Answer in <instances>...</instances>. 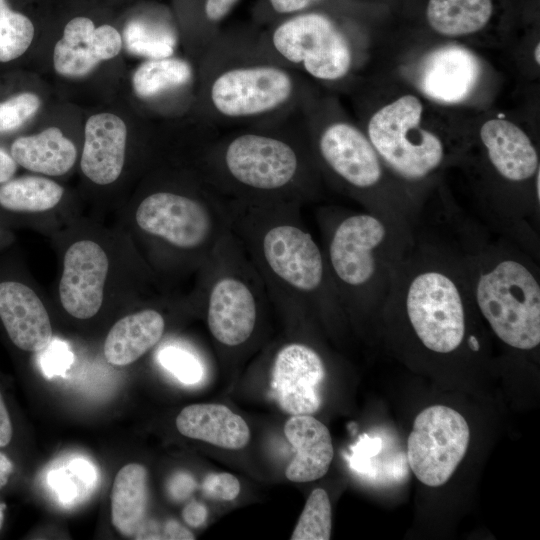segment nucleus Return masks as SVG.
Segmentation results:
<instances>
[{
  "instance_id": "9",
  "label": "nucleus",
  "mask_w": 540,
  "mask_h": 540,
  "mask_svg": "<svg viewBox=\"0 0 540 540\" xmlns=\"http://www.w3.org/2000/svg\"><path fill=\"white\" fill-rule=\"evenodd\" d=\"M260 42L279 61L316 80H340L352 66L347 37L321 13L292 15L276 24Z\"/></svg>"
},
{
  "instance_id": "19",
  "label": "nucleus",
  "mask_w": 540,
  "mask_h": 540,
  "mask_svg": "<svg viewBox=\"0 0 540 540\" xmlns=\"http://www.w3.org/2000/svg\"><path fill=\"white\" fill-rule=\"evenodd\" d=\"M315 146L322 162L350 187L368 189L380 180L379 155L368 137L352 124H327L319 131Z\"/></svg>"
},
{
  "instance_id": "41",
  "label": "nucleus",
  "mask_w": 540,
  "mask_h": 540,
  "mask_svg": "<svg viewBox=\"0 0 540 540\" xmlns=\"http://www.w3.org/2000/svg\"><path fill=\"white\" fill-rule=\"evenodd\" d=\"M12 423L0 392V447L7 446L12 439Z\"/></svg>"
},
{
  "instance_id": "8",
  "label": "nucleus",
  "mask_w": 540,
  "mask_h": 540,
  "mask_svg": "<svg viewBox=\"0 0 540 540\" xmlns=\"http://www.w3.org/2000/svg\"><path fill=\"white\" fill-rule=\"evenodd\" d=\"M477 305L494 333L507 345L530 350L540 343V286L522 263L504 260L483 273Z\"/></svg>"
},
{
  "instance_id": "3",
  "label": "nucleus",
  "mask_w": 540,
  "mask_h": 540,
  "mask_svg": "<svg viewBox=\"0 0 540 540\" xmlns=\"http://www.w3.org/2000/svg\"><path fill=\"white\" fill-rule=\"evenodd\" d=\"M160 263L198 271L230 233L228 205L185 162L160 156L146 170L133 214Z\"/></svg>"
},
{
  "instance_id": "20",
  "label": "nucleus",
  "mask_w": 540,
  "mask_h": 540,
  "mask_svg": "<svg viewBox=\"0 0 540 540\" xmlns=\"http://www.w3.org/2000/svg\"><path fill=\"white\" fill-rule=\"evenodd\" d=\"M480 75L476 56L468 49L449 45L429 54L419 74V87L428 97L442 103L463 101Z\"/></svg>"
},
{
  "instance_id": "46",
  "label": "nucleus",
  "mask_w": 540,
  "mask_h": 540,
  "mask_svg": "<svg viewBox=\"0 0 540 540\" xmlns=\"http://www.w3.org/2000/svg\"><path fill=\"white\" fill-rule=\"evenodd\" d=\"M5 508H6V505L4 503H0V528L3 524Z\"/></svg>"
},
{
  "instance_id": "7",
  "label": "nucleus",
  "mask_w": 540,
  "mask_h": 540,
  "mask_svg": "<svg viewBox=\"0 0 540 540\" xmlns=\"http://www.w3.org/2000/svg\"><path fill=\"white\" fill-rule=\"evenodd\" d=\"M159 153L156 123L137 114L121 94L110 102L84 108L77 167L88 185L113 187L124 179L130 161L149 168Z\"/></svg>"
},
{
  "instance_id": "44",
  "label": "nucleus",
  "mask_w": 540,
  "mask_h": 540,
  "mask_svg": "<svg viewBox=\"0 0 540 540\" xmlns=\"http://www.w3.org/2000/svg\"><path fill=\"white\" fill-rule=\"evenodd\" d=\"M10 241V233L2 221H0V248Z\"/></svg>"
},
{
  "instance_id": "42",
  "label": "nucleus",
  "mask_w": 540,
  "mask_h": 540,
  "mask_svg": "<svg viewBox=\"0 0 540 540\" xmlns=\"http://www.w3.org/2000/svg\"><path fill=\"white\" fill-rule=\"evenodd\" d=\"M163 530L164 539L171 540H193L194 534L183 527L175 520H169L165 523Z\"/></svg>"
},
{
  "instance_id": "36",
  "label": "nucleus",
  "mask_w": 540,
  "mask_h": 540,
  "mask_svg": "<svg viewBox=\"0 0 540 540\" xmlns=\"http://www.w3.org/2000/svg\"><path fill=\"white\" fill-rule=\"evenodd\" d=\"M239 0H204L203 14L205 20L215 25L221 22Z\"/></svg>"
},
{
  "instance_id": "31",
  "label": "nucleus",
  "mask_w": 540,
  "mask_h": 540,
  "mask_svg": "<svg viewBox=\"0 0 540 540\" xmlns=\"http://www.w3.org/2000/svg\"><path fill=\"white\" fill-rule=\"evenodd\" d=\"M51 470L48 484L64 505H73L84 499L97 481L94 466L86 459L75 457Z\"/></svg>"
},
{
  "instance_id": "45",
  "label": "nucleus",
  "mask_w": 540,
  "mask_h": 540,
  "mask_svg": "<svg viewBox=\"0 0 540 540\" xmlns=\"http://www.w3.org/2000/svg\"><path fill=\"white\" fill-rule=\"evenodd\" d=\"M469 346L471 347V349L477 351L479 349V343L477 341V339L475 337H470L469 338Z\"/></svg>"
},
{
  "instance_id": "47",
  "label": "nucleus",
  "mask_w": 540,
  "mask_h": 540,
  "mask_svg": "<svg viewBox=\"0 0 540 540\" xmlns=\"http://www.w3.org/2000/svg\"><path fill=\"white\" fill-rule=\"evenodd\" d=\"M539 52H540V45L538 44L535 48V52H534V56H535V60L536 62L539 64L540 60H539Z\"/></svg>"
},
{
  "instance_id": "24",
  "label": "nucleus",
  "mask_w": 540,
  "mask_h": 540,
  "mask_svg": "<svg viewBox=\"0 0 540 540\" xmlns=\"http://www.w3.org/2000/svg\"><path fill=\"white\" fill-rule=\"evenodd\" d=\"M176 427L185 437L224 449H242L250 440L245 420L222 404L189 405L178 414Z\"/></svg>"
},
{
  "instance_id": "13",
  "label": "nucleus",
  "mask_w": 540,
  "mask_h": 540,
  "mask_svg": "<svg viewBox=\"0 0 540 540\" xmlns=\"http://www.w3.org/2000/svg\"><path fill=\"white\" fill-rule=\"evenodd\" d=\"M470 441L465 418L453 408L433 405L415 418L407 441L408 464L423 484H445L464 458Z\"/></svg>"
},
{
  "instance_id": "10",
  "label": "nucleus",
  "mask_w": 540,
  "mask_h": 540,
  "mask_svg": "<svg viewBox=\"0 0 540 540\" xmlns=\"http://www.w3.org/2000/svg\"><path fill=\"white\" fill-rule=\"evenodd\" d=\"M198 63L183 52L129 65L121 95L144 119L169 122L192 115Z\"/></svg>"
},
{
  "instance_id": "25",
  "label": "nucleus",
  "mask_w": 540,
  "mask_h": 540,
  "mask_svg": "<svg viewBox=\"0 0 540 540\" xmlns=\"http://www.w3.org/2000/svg\"><path fill=\"white\" fill-rule=\"evenodd\" d=\"M165 327L164 316L153 308L120 318L104 341L106 361L113 366H127L137 361L161 340Z\"/></svg>"
},
{
  "instance_id": "43",
  "label": "nucleus",
  "mask_w": 540,
  "mask_h": 540,
  "mask_svg": "<svg viewBox=\"0 0 540 540\" xmlns=\"http://www.w3.org/2000/svg\"><path fill=\"white\" fill-rule=\"evenodd\" d=\"M13 470V462L4 453L0 452V489L7 485Z\"/></svg>"
},
{
  "instance_id": "6",
  "label": "nucleus",
  "mask_w": 540,
  "mask_h": 540,
  "mask_svg": "<svg viewBox=\"0 0 540 540\" xmlns=\"http://www.w3.org/2000/svg\"><path fill=\"white\" fill-rule=\"evenodd\" d=\"M197 272L194 295L204 303L213 338L230 348L247 342L254 333L261 301L268 295L231 231Z\"/></svg>"
},
{
  "instance_id": "37",
  "label": "nucleus",
  "mask_w": 540,
  "mask_h": 540,
  "mask_svg": "<svg viewBox=\"0 0 540 540\" xmlns=\"http://www.w3.org/2000/svg\"><path fill=\"white\" fill-rule=\"evenodd\" d=\"M195 488V481L187 473H177L169 481L168 490L176 500L185 499Z\"/></svg>"
},
{
  "instance_id": "28",
  "label": "nucleus",
  "mask_w": 540,
  "mask_h": 540,
  "mask_svg": "<svg viewBox=\"0 0 540 540\" xmlns=\"http://www.w3.org/2000/svg\"><path fill=\"white\" fill-rule=\"evenodd\" d=\"M49 33L40 31L30 16L13 9L8 0H0V65L26 61L33 68Z\"/></svg>"
},
{
  "instance_id": "23",
  "label": "nucleus",
  "mask_w": 540,
  "mask_h": 540,
  "mask_svg": "<svg viewBox=\"0 0 540 540\" xmlns=\"http://www.w3.org/2000/svg\"><path fill=\"white\" fill-rule=\"evenodd\" d=\"M480 137L495 169L506 179L523 181L538 170V156L529 137L518 126L504 119L483 124Z\"/></svg>"
},
{
  "instance_id": "33",
  "label": "nucleus",
  "mask_w": 540,
  "mask_h": 540,
  "mask_svg": "<svg viewBox=\"0 0 540 540\" xmlns=\"http://www.w3.org/2000/svg\"><path fill=\"white\" fill-rule=\"evenodd\" d=\"M160 364L173 374L180 382L191 385L198 383L203 377V367L198 358L175 346H168L158 354Z\"/></svg>"
},
{
  "instance_id": "35",
  "label": "nucleus",
  "mask_w": 540,
  "mask_h": 540,
  "mask_svg": "<svg viewBox=\"0 0 540 540\" xmlns=\"http://www.w3.org/2000/svg\"><path fill=\"white\" fill-rule=\"evenodd\" d=\"M41 365L47 377L63 375L72 363V354L63 345L52 346V343L44 350Z\"/></svg>"
},
{
  "instance_id": "12",
  "label": "nucleus",
  "mask_w": 540,
  "mask_h": 540,
  "mask_svg": "<svg viewBox=\"0 0 540 540\" xmlns=\"http://www.w3.org/2000/svg\"><path fill=\"white\" fill-rule=\"evenodd\" d=\"M84 108L57 99L27 131L9 145L17 165L30 173L60 178L78 165Z\"/></svg>"
},
{
  "instance_id": "14",
  "label": "nucleus",
  "mask_w": 540,
  "mask_h": 540,
  "mask_svg": "<svg viewBox=\"0 0 540 540\" xmlns=\"http://www.w3.org/2000/svg\"><path fill=\"white\" fill-rule=\"evenodd\" d=\"M406 310L409 321L426 348L438 353L457 349L465 334V313L455 282L439 271H426L411 282Z\"/></svg>"
},
{
  "instance_id": "40",
  "label": "nucleus",
  "mask_w": 540,
  "mask_h": 540,
  "mask_svg": "<svg viewBox=\"0 0 540 540\" xmlns=\"http://www.w3.org/2000/svg\"><path fill=\"white\" fill-rule=\"evenodd\" d=\"M18 168L9 149L0 145V185L15 177Z\"/></svg>"
},
{
  "instance_id": "34",
  "label": "nucleus",
  "mask_w": 540,
  "mask_h": 540,
  "mask_svg": "<svg viewBox=\"0 0 540 540\" xmlns=\"http://www.w3.org/2000/svg\"><path fill=\"white\" fill-rule=\"evenodd\" d=\"M202 490L209 497L230 501L239 495L240 483L230 473H211L205 477Z\"/></svg>"
},
{
  "instance_id": "30",
  "label": "nucleus",
  "mask_w": 540,
  "mask_h": 540,
  "mask_svg": "<svg viewBox=\"0 0 540 540\" xmlns=\"http://www.w3.org/2000/svg\"><path fill=\"white\" fill-rule=\"evenodd\" d=\"M492 14L491 0H429L427 19L440 34L461 36L482 29Z\"/></svg>"
},
{
  "instance_id": "5",
  "label": "nucleus",
  "mask_w": 540,
  "mask_h": 540,
  "mask_svg": "<svg viewBox=\"0 0 540 540\" xmlns=\"http://www.w3.org/2000/svg\"><path fill=\"white\" fill-rule=\"evenodd\" d=\"M128 67L119 24L77 14L51 29L32 70L58 99L87 108L118 97Z\"/></svg>"
},
{
  "instance_id": "26",
  "label": "nucleus",
  "mask_w": 540,
  "mask_h": 540,
  "mask_svg": "<svg viewBox=\"0 0 540 540\" xmlns=\"http://www.w3.org/2000/svg\"><path fill=\"white\" fill-rule=\"evenodd\" d=\"M66 195L56 179L26 174L0 185V221L20 220L55 209Z\"/></svg>"
},
{
  "instance_id": "27",
  "label": "nucleus",
  "mask_w": 540,
  "mask_h": 540,
  "mask_svg": "<svg viewBox=\"0 0 540 540\" xmlns=\"http://www.w3.org/2000/svg\"><path fill=\"white\" fill-rule=\"evenodd\" d=\"M148 472L138 463H129L117 473L111 492V518L123 536L135 538L146 521Z\"/></svg>"
},
{
  "instance_id": "2",
  "label": "nucleus",
  "mask_w": 540,
  "mask_h": 540,
  "mask_svg": "<svg viewBox=\"0 0 540 540\" xmlns=\"http://www.w3.org/2000/svg\"><path fill=\"white\" fill-rule=\"evenodd\" d=\"M197 63L192 115L218 131L282 123L305 106L303 75L270 54L260 39L218 36Z\"/></svg>"
},
{
  "instance_id": "18",
  "label": "nucleus",
  "mask_w": 540,
  "mask_h": 540,
  "mask_svg": "<svg viewBox=\"0 0 540 540\" xmlns=\"http://www.w3.org/2000/svg\"><path fill=\"white\" fill-rule=\"evenodd\" d=\"M0 323L19 350L42 352L52 341V325L38 293L22 277L0 270Z\"/></svg>"
},
{
  "instance_id": "38",
  "label": "nucleus",
  "mask_w": 540,
  "mask_h": 540,
  "mask_svg": "<svg viewBox=\"0 0 540 540\" xmlns=\"http://www.w3.org/2000/svg\"><path fill=\"white\" fill-rule=\"evenodd\" d=\"M317 0H268L272 10L281 15H296L302 13Z\"/></svg>"
},
{
  "instance_id": "22",
  "label": "nucleus",
  "mask_w": 540,
  "mask_h": 540,
  "mask_svg": "<svg viewBox=\"0 0 540 540\" xmlns=\"http://www.w3.org/2000/svg\"><path fill=\"white\" fill-rule=\"evenodd\" d=\"M119 28L128 62L169 57L182 51L178 24L167 12L136 10L123 18Z\"/></svg>"
},
{
  "instance_id": "48",
  "label": "nucleus",
  "mask_w": 540,
  "mask_h": 540,
  "mask_svg": "<svg viewBox=\"0 0 540 540\" xmlns=\"http://www.w3.org/2000/svg\"><path fill=\"white\" fill-rule=\"evenodd\" d=\"M536 183H537V197L539 199V170H537Z\"/></svg>"
},
{
  "instance_id": "1",
  "label": "nucleus",
  "mask_w": 540,
  "mask_h": 540,
  "mask_svg": "<svg viewBox=\"0 0 540 540\" xmlns=\"http://www.w3.org/2000/svg\"><path fill=\"white\" fill-rule=\"evenodd\" d=\"M297 116L268 126L210 133L177 156L227 202L303 204L312 195L311 170Z\"/></svg>"
},
{
  "instance_id": "39",
  "label": "nucleus",
  "mask_w": 540,
  "mask_h": 540,
  "mask_svg": "<svg viewBox=\"0 0 540 540\" xmlns=\"http://www.w3.org/2000/svg\"><path fill=\"white\" fill-rule=\"evenodd\" d=\"M207 515V508L196 501L187 504L182 511L183 519L193 528L200 527L206 521Z\"/></svg>"
},
{
  "instance_id": "4",
  "label": "nucleus",
  "mask_w": 540,
  "mask_h": 540,
  "mask_svg": "<svg viewBox=\"0 0 540 540\" xmlns=\"http://www.w3.org/2000/svg\"><path fill=\"white\" fill-rule=\"evenodd\" d=\"M227 205L230 231L269 297L296 307L325 296H337L325 256L301 219L302 204Z\"/></svg>"
},
{
  "instance_id": "11",
  "label": "nucleus",
  "mask_w": 540,
  "mask_h": 540,
  "mask_svg": "<svg viewBox=\"0 0 540 540\" xmlns=\"http://www.w3.org/2000/svg\"><path fill=\"white\" fill-rule=\"evenodd\" d=\"M422 111L418 98L405 95L374 113L367 126L377 154L408 179L426 176L443 158L440 139L419 126Z\"/></svg>"
},
{
  "instance_id": "32",
  "label": "nucleus",
  "mask_w": 540,
  "mask_h": 540,
  "mask_svg": "<svg viewBox=\"0 0 540 540\" xmlns=\"http://www.w3.org/2000/svg\"><path fill=\"white\" fill-rule=\"evenodd\" d=\"M332 512L327 492L322 488L314 489L304 506L292 540H328L331 536Z\"/></svg>"
},
{
  "instance_id": "21",
  "label": "nucleus",
  "mask_w": 540,
  "mask_h": 540,
  "mask_svg": "<svg viewBox=\"0 0 540 540\" xmlns=\"http://www.w3.org/2000/svg\"><path fill=\"white\" fill-rule=\"evenodd\" d=\"M284 433L296 452L285 470L286 478L297 483L322 478L334 457L328 428L311 415H292Z\"/></svg>"
},
{
  "instance_id": "16",
  "label": "nucleus",
  "mask_w": 540,
  "mask_h": 540,
  "mask_svg": "<svg viewBox=\"0 0 540 540\" xmlns=\"http://www.w3.org/2000/svg\"><path fill=\"white\" fill-rule=\"evenodd\" d=\"M109 257L92 239L73 242L63 256L58 296L63 309L72 317L86 320L100 310L109 273Z\"/></svg>"
},
{
  "instance_id": "15",
  "label": "nucleus",
  "mask_w": 540,
  "mask_h": 540,
  "mask_svg": "<svg viewBox=\"0 0 540 540\" xmlns=\"http://www.w3.org/2000/svg\"><path fill=\"white\" fill-rule=\"evenodd\" d=\"M386 236L371 214H350L332 227L324 254L337 296H356L376 274V251Z\"/></svg>"
},
{
  "instance_id": "29",
  "label": "nucleus",
  "mask_w": 540,
  "mask_h": 540,
  "mask_svg": "<svg viewBox=\"0 0 540 540\" xmlns=\"http://www.w3.org/2000/svg\"><path fill=\"white\" fill-rule=\"evenodd\" d=\"M57 99L51 85L36 73L27 87L0 99V135L30 129Z\"/></svg>"
},
{
  "instance_id": "17",
  "label": "nucleus",
  "mask_w": 540,
  "mask_h": 540,
  "mask_svg": "<svg viewBox=\"0 0 540 540\" xmlns=\"http://www.w3.org/2000/svg\"><path fill=\"white\" fill-rule=\"evenodd\" d=\"M326 367L307 344L291 342L275 354L272 388L280 408L290 415H312L322 404Z\"/></svg>"
}]
</instances>
